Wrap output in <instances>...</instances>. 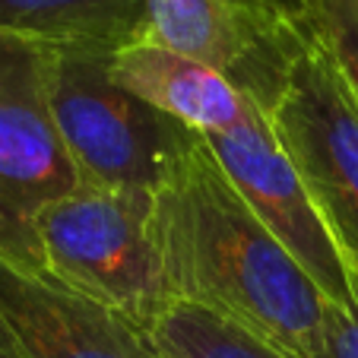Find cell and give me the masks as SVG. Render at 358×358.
<instances>
[{"label": "cell", "mask_w": 358, "mask_h": 358, "mask_svg": "<svg viewBox=\"0 0 358 358\" xmlns=\"http://www.w3.org/2000/svg\"><path fill=\"white\" fill-rule=\"evenodd\" d=\"M175 301L229 317L292 358H324L327 298L241 200L200 136L152 196Z\"/></svg>", "instance_id": "cell-1"}, {"label": "cell", "mask_w": 358, "mask_h": 358, "mask_svg": "<svg viewBox=\"0 0 358 358\" xmlns=\"http://www.w3.org/2000/svg\"><path fill=\"white\" fill-rule=\"evenodd\" d=\"M111 51L51 45V111L83 184L156 194L200 134L127 92L111 76Z\"/></svg>", "instance_id": "cell-2"}, {"label": "cell", "mask_w": 358, "mask_h": 358, "mask_svg": "<svg viewBox=\"0 0 358 358\" xmlns=\"http://www.w3.org/2000/svg\"><path fill=\"white\" fill-rule=\"evenodd\" d=\"M152 196L80 181L35 222L41 270L140 330L175 304L152 235Z\"/></svg>", "instance_id": "cell-3"}, {"label": "cell", "mask_w": 358, "mask_h": 358, "mask_svg": "<svg viewBox=\"0 0 358 358\" xmlns=\"http://www.w3.org/2000/svg\"><path fill=\"white\" fill-rule=\"evenodd\" d=\"M48 61V41L0 29V257L29 270H41V210L80 187L51 111Z\"/></svg>", "instance_id": "cell-4"}, {"label": "cell", "mask_w": 358, "mask_h": 358, "mask_svg": "<svg viewBox=\"0 0 358 358\" xmlns=\"http://www.w3.org/2000/svg\"><path fill=\"white\" fill-rule=\"evenodd\" d=\"M264 111L343 257L358 273V105L308 29Z\"/></svg>", "instance_id": "cell-5"}, {"label": "cell", "mask_w": 358, "mask_h": 358, "mask_svg": "<svg viewBox=\"0 0 358 358\" xmlns=\"http://www.w3.org/2000/svg\"><path fill=\"white\" fill-rule=\"evenodd\" d=\"M311 0H146V35L225 73L266 108L304 38Z\"/></svg>", "instance_id": "cell-6"}, {"label": "cell", "mask_w": 358, "mask_h": 358, "mask_svg": "<svg viewBox=\"0 0 358 358\" xmlns=\"http://www.w3.org/2000/svg\"><path fill=\"white\" fill-rule=\"evenodd\" d=\"M219 169L254 216L282 241L330 304L352 301V266L320 219L311 194L257 101L229 134L203 136Z\"/></svg>", "instance_id": "cell-7"}, {"label": "cell", "mask_w": 358, "mask_h": 358, "mask_svg": "<svg viewBox=\"0 0 358 358\" xmlns=\"http://www.w3.org/2000/svg\"><path fill=\"white\" fill-rule=\"evenodd\" d=\"M0 330L16 358H159L146 330L45 270L0 257Z\"/></svg>", "instance_id": "cell-8"}, {"label": "cell", "mask_w": 358, "mask_h": 358, "mask_svg": "<svg viewBox=\"0 0 358 358\" xmlns=\"http://www.w3.org/2000/svg\"><path fill=\"white\" fill-rule=\"evenodd\" d=\"M111 76L156 111L200 136L229 134L248 115L250 99L210 64L140 35L111 51Z\"/></svg>", "instance_id": "cell-9"}, {"label": "cell", "mask_w": 358, "mask_h": 358, "mask_svg": "<svg viewBox=\"0 0 358 358\" xmlns=\"http://www.w3.org/2000/svg\"><path fill=\"white\" fill-rule=\"evenodd\" d=\"M0 29L48 45L121 48L146 35V0H0Z\"/></svg>", "instance_id": "cell-10"}, {"label": "cell", "mask_w": 358, "mask_h": 358, "mask_svg": "<svg viewBox=\"0 0 358 358\" xmlns=\"http://www.w3.org/2000/svg\"><path fill=\"white\" fill-rule=\"evenodd\" d=\"M146 336L159 358H292L235 320L187 301L169 304Z\"/></svg>", "instance_id": "cell-11"}, {"label": "cell", "mask_w": 358, "mask_h": 358, "mask_svg": "<svg viewBox=\"0 0 358 358\" xmlns=\"http://www.w3.org/2000/svg\"><path fill=\"white\" fill-rule=\"evenodd\" d=\"M301 22L330 55L358 105V0H311Z\"/></svg>", "instance_id": "cell-12"}, {"label": "cell", "mask_w": 358, "mask_h": 358, "mask_svg": "<svg viewBox=\"0 0 358 358\" xmlns=\"http://www.w3.org/2000/svg\"><path fill=\"white\" fill-rule=\"evenodd\" d=\"M324 358H358V273H352V301L327 304Z\"/></svg>", "instance_id": "cell-13"}, {"label": "cell", "mask_w": 358, "mask_h": 358, "mask_svg": "<svg viewBox=\"0 0 358 358\" xmlns=\"http://www.w3.org/2000/svg\"><path fill=\"white\" fill-rule=\"evenodd\" d=\"M0 358H16L13 349H10V343H7V336H3V330H0Z\"/></svg>", "instance_id": "cell-14"}]
</instances>
